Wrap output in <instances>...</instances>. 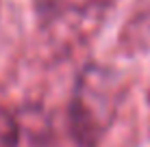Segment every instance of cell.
<instances>
[{"label":"cell","instance_id":"1","mask_svg":"<svg viewBox=\"0 0 150 147\" xmlns=\"http://www.w3.org/2000/svg\"><path fill=\"white\" fill-rule=\"evenodd\" d=\"M122 102V84L115 72L87 65L76 78L68 108L70 134L79 147H100Z\"/></svg>","mask_w":150,"mask_h":147},{"label":"cell","instance_id":"2","mask_svg":"<svg viewBox=\"0 0 150 147\" xmlns=\"http://www.w3.org/2000/svg\"><path fill=\"white\" fill-rule=\"evenodd\" d=\"M20 143V125L15 117L0 104V147H18Z\"/></svg>","mask_w":150,"mask_h":147}]
</instances>
